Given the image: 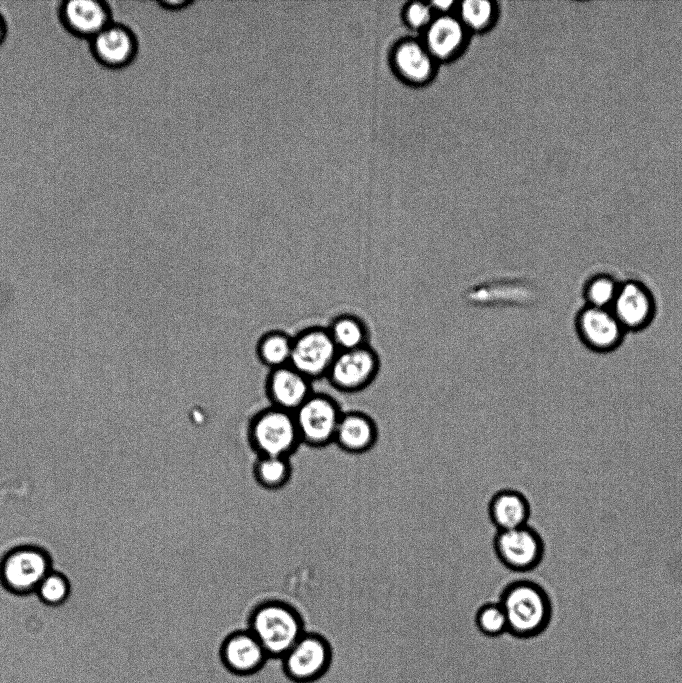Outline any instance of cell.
Listing matches in <instances>:
<instances>
[{"label": "cell", "instance_id": "6da1fadb", "mask_svg": "<svg viewBox=\"0 0 682 683\" xmlns=\"http://www.w3.org/2000/svg\"><path fill=\"white\" fill-rule=\"evenodd\" d=\"M270 659H280L307 631L300 612L281 600H266L249 613L246 627Z\"/></svg>", "mask_w": 682, "mask_h": 683}, {"label": "cell", "instance_id": "7a4b0ae2", "mask_svg": "<svg viewBox=\"0 0 682 683\" xmlns=\"http://www.w3.org/2000/svg\"><path fill=\"white\" fill-rule=\"evenodd\" d=\"M501 604L508 632L518 638L543 633L552 617L551 600L539 584L529 580L509 583L501 592Z\"/></svg>", "mask_w": 682, "mask_h": 683}, {"label": "cell", "instance_id": "3957f363", "mask_svg": "<svg viewBox=\"0 0 682 683\" xmlns=\"http://www.w3.org/2000/svg\"><path fill=\"white\" fill-rule=\"evenodd\" d=\"M249 440L258 456L288 458L301 443L294 414L274 406L253 417Z\"/></svg>", "mask_w": 682, "mask_h": 683}, {"label": "cell", "instance_id": "277c9868", "mask_svg": "<svg viewBox=\"0 0 682 683\" xmlns=\"http://www.w3.org/2000/svg\"><path fill=\"white\" fill-rule=\"evenodd\" d=\"M279 660L289 681L314 683L329 671L333 648L324 635L307 630Z\"/></svg>", "mask_w": 682, "mask_h": 683}, {"label": "cell", "instance_id": "5b68a950", "mask_svg": "<svg viewBox=\"0 0 682 683\" xmlns=\"http://www.w3.org/2000/svg\"><path fill=\"white\" fill-rule=\"evenodd\" d=\"M342 411L329 395L312 393L293 413L301 442L324 447L334 442Z\"/></svg>", "mask_w": 682, "mask_h": 683}, {"label": "cell", "instance_id": "8992f818", "mask_svg": "<svg viewBox=\"0 0 682 683\" xmlns=\"http://www.w3.org/2000/svg\"><path fill=\"white\" fill-rule=\"evenodd\" d=\"M338 353L328 328L312 327L293 338L289 365L311 380L327 376Z\"/></svg>", "mask_w": 682, "mask_h": 683}, {"label": "cell", "instance_id": "52a82bcc", "mask_svg": "<svg viewBox=\"0 0 682 683\" xmlns=\"http://www.w3.org/2000/svg\"><path fill=\"white\" fill-rule=\"evenodd\" d=\"M493 548L503 566L515 572L534 570L544 556V542L536 529L528 524L497 531Z\"/></svg>", "mask_w": 682, "mask_h": 683}, {"label": "cell", "instance_id": "ba28073f", "mask_svg": "<svg viewBox=\"0 0 682 683\" xmlns=\"http://www.w3.org/2000/svg\"><path fill=\"white\" fill-rule=\"evenodd\" d=\"M381 367L378 353L370 345L339 351L327 377L339 391L355 393L369 387Z\"/></svg>", "mask_w": 682, "mask_h": 683}, {"label": "cell", "instance_id": "9c48e42d", "mask_svg": "<svg viewBox=\"0 0 682 683\" xmlns=\"http://www.w3.org/2000/svg\"><path fill=\"white\" fill-rule=\"evenodd\" d=\"M218 658L227 672L238 677L259 673L270 659L247 628L233 630L224 636L218 647Z\"/></svg>", "mask_w": 682, "mask_h": 683}, {"label": "cell", "instance_id": "30bf717a", "mask_svg": "<svg viewBox=\"0 0 682 683\" xmlns=\"http://www.w3.org/2000/svg\"><path fill=\"white\" fill-rule=\"evenodd\" d=\"M46 554L33 547H21L5 557L1 565V578L12 592L24 595L34 591L50 572Z\"/></svg>", "mask_w": 682, "mask_h": 683}, {"label": "cell", "instance_id": "8fae6325", "mask_svg": "<svg viewBox=\"0 0 682 683\" xmlns=\"http://www.w3.org/2000/svg\"><path fill=\"white\" fill-rule=\"evenodd\" d=\"M90 49L100 64L118 69L135 60L139 51V39L127 24L112 21L90 39Z\"/></svg>", "mask_w": 682, "mask_h": 683}, {"label": "cell", "instance_id": "7c38bea8", "mask_svg": "<svg viewBox=\"0 0 682 683\" xmlns=\"http://www.w3.org/2000/svg\"><path fill=\"white\" fill-rule=\"evenodd\" d=\"M63 26L72 34L93 38L112 20L111 9L101 0H68L59 8Z\"/></svg>", "mask_w": 682, "mask_h": 683}, {"label": "cell", "instance_id": "4fadbf2b", "mask_svg": "<svg viewBox=\"0 0 682 683\" xmlns=\"http://www.w3.org/2000/svg\"><path fill=\"white\" fill-rule=\"evenodd\" d=\"M267 394L272 406L294 413L312 394L310 380L290 365L272 369Z\"/></svg>", "mask_w": 682, "mask_h": 683}, {"label": "cell", "instance_id": "5bb4252c", "mask_svg": "<svg viewBox=\"0 0 682 683\" xmlns=\"http://www.w3.org/2000/svg\"><path fill=\"white\" fill-rule=\"evenodd\" d=\"M378 435L377 424L371 416L361 411H349L341 415L334 442L347 453L362 454L375 446Z\"/></svg>", "mask_w": 682, "mask_h": 683}, {"label": "cell", "instance_id": "9a60e30c", "mask_svg": "<svg viewBox=\"0 0 682 683\" xmlns=\"http://www.w3.org/2000/svg\"><path fill=\"white\" fill-rule=\"evenodd\" d=\"M578 328L585 342L598 350L613 348L622 335L621 324L614 314L605 308L590 306L582 311Z\"/></svg>", "mask_w": 682, "mask_h": 683}, {"label": "cell", "instance_id": "2e32d148", "mask_svg": "<svg viewBox=\"0 0 682 683\" xmlns=\"http://www.w3.org/2000/svg\"><path fill=\"white\" fill-rule=\"evenodd\" d=\"M531 508L526 496L515 489H501L488 504V515L497 531L510 530L528 524Z\"/></svg>", "mask_w": 682, "mask_h": 683}, {"label": "cell", "instance_id": "e0dca14e", "mask_svg": "<svg viewBox=\"0 0 682 683\" xmlns=\"http://www.w3.org/2000/svg\"><path fill=\"white\" fill-rule=\"evenodd\" d=\"M612 305L613 314L621 326L633 329L646 325L653 312L650 294L643 286L634 282L619 287Z\"/></svg>", "mask_w": 682, "mask_h": 683}, {"label": "cell", "instance_id": "ac0fdd59", "mask_svg": "<svg viewBox=\"0 0 682 683\" xmlns=\"http://www.w3.org/2000/svg\"><path fill=\"white\" fill-rule=\"evenodd\" d=\"M328 331L339 351L353 350L369 345L368 327L356 315H338L332 320Z\"/></svg>", "mask_w": 682, "mask_h": 683}, {"label": "cell", "instance_id": "d6986e66", "mask_svg": "<svg viewBox=\"0 0 682 683\" xmlns=\"http://www.w3.org/2000/svg\"><path fill=\"white\" fill-rule=\"evenodd\" d=\"M462 39L461 24L449 16L436 19L427 32L429 50L438 57H446L452 54L459 47Z\"/></svg>", "mask_w": 682, "mask_h": 683}, {"label": "cell", "instance_id": "ffe728a7", "mask_svg": "<svg viewBox=\"0 0 682 683\" xmlns=\"http://www.w3.org/2000/svg\"><path fill=\"white\" fill-rule=\"evenodd\" d=\"M293 338L281 331H270L258 342L257 354L265 365L272 369L289 365Z\"/></svg>", "mask_w": 682, "mask_h": 683}, {"label": "cell", "instance_id": "44dd1931", "mask_svg": "<svg viewBox=\"0 0 682 683\" xmlns=\"http://www.w3.org/2000/svg\"><path fill=\"white\" fill-rule=\"evenodd\" d=\"M292 473L288 457L258 456L253 466L257 483L266 489H279L290 479Z\"/></svg>", "mask_w": 682, "mask_h": 683}, {"label": "cell", "instance_id": "7402d4cb", "mask_svg": "<svg viewBox=\"0 0 682 683\" xmlns=\"http://www.w3.org/2000/svg\"><path fill=\"white\" fill-rule=\"evenodd\" d=\"M395 61L401 73L411 80H424L431 73L432 62L429 54L414 42L401 45L396 51Z\"/></svg>", "mask_w": 682, "mask_h": 683}, {"label": "cell", "instance_id": "603a6c76", "mask_svg": "<svg viewBox=\"0 0 682 683\" xmlns=\"http://www.w3.org/2000/svg\"><path fill=\"white\" fill-rule=\"evenodd\" d=\"M475 622L479 631L489 637H497L508 632L505 612L499 602L481 606L477 610Z\"/></svg>", "mask_w": 682, "mask_h": 683}, {"label": "cell", "instance_id": "cb8c5ba5", "mask_svg": "<svg viewBox=\"0 0 682 683\" xmlns=\"http://www.w3.org/2000/svg\"><path fill=\"white\" fill-rule=\"evenodd\" d=\"M69 590L66 578L52 572L44 577L36 589L39 600L51 607L63 605L68 600Z\"/></svg>", "mask_w": 682, "mask_h": 683}, {"label": "cell", "instance_id": "d4e9b609", "mask_svg": "<svg viewBox=\"0 0 682 683\" xmlns=\"http://www.w3.org/2000/svg\"><path fill=\"white\" fill-rule=\"evenodd\" d=\"M619 287L614 280L607 276L594 278L586 289V296L592 307L605 308L613 304Z\"/></svg>", "mask_w": 682, "mask_h": 683}, {"label": "cell", "instance_id": "484cf974", "mask_svg": "<svg viewBox=\"0 0 682 683\" xmlns=\"http://www.w3.org/2000/svg\"><path fill=\"white\" fill-rule=\"evenodd\" d=\"M492 6L488 1L468 0L463 2L461 15L463 20L473 28H481L490 19Z\"/></svg>", "mask_w": 682, "mask_h": 683}, {"label": "cell", "instance_id": "4316f807", "mask_svg": "<svg viewBox=\"0 0 682 683\" xmlns=\"http://www.w3.org/2000/svg\"><path fill=\"white\" fill-rule=\"evenodd\" d=\"M407 16L411 25L421 27L430 20V7L422 3H414L409 7Z\"/></svg>", "mask_w": 682, "mask_h": 683}, {"label": "cell", "instance_id": "83f0119b", "mask_svg": "<svg viewBox=\"0 0 682 683\" xmlns=\"http://www.w3.org/2000/svg\"><path fill=\"white\" fill-rule=\"evenodd\" d=\"M157 3L163 9L169 11H178L191 5L193 0H158Z\"/></svg>", "mask_w": 682, "mask_h": 683}, {"label": "cell", "instance_id": "f1b7e54d", "mask_svg": "<svg viewBox=\"0 0 682 683\" xmlns=\"http://www.w3.org/2000/svg\"><path fill=\"white\" fill-rule=\"evenodd\" d=\"M7 32V27L3 16L0 14V44L4 41Z\"/></svg>", "mask_w": 682, "mask_h": 683}, {"label": "cell", "instance_id": "f546056e", "mask_svg": "<svg viewBox=\"0 0 682 683\" xmlns=\"http://www.w3.org/2000/svg\"><path fill=\"white\" fill-rule=\"evenodd\" d=\"M452 4H453L452 1H437V2H434L435 8L440 9V10H447V9H450V7H451Z\"/></svg>", "mask_w": 682, "mask_h": 683}]
</instances>
